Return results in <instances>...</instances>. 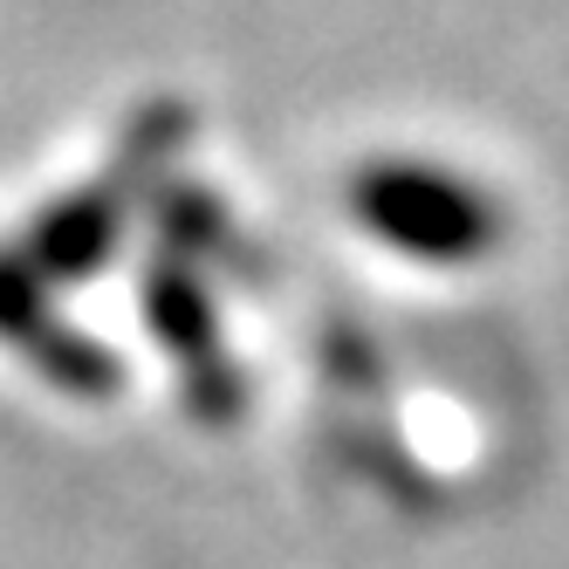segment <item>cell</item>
I'll return each mask as SVG.
<instances>
[{"instance_id":"6da1fadb","label":"cell","mask_w":569,"mask_h":569,"mask_svg":"<svg viewBox=\"0 0 569 569\" xmlns=\"http://www.w3.org/2000/svg\"><path fill=\"white\" fill-rule=\"evenodd\" d=\"M350 207L385 248L419 261H473L495 248V207L439 166H371Z\"/></svg>"},{"instance_id":"7a4b0ae2","label":"cell","mask_w":569,"mask_h":569,"mask_svg":"<svg viewBox=\"0 0 569 569\" xmlns=\"http://www.w3.org/2000/svg\"><path fill=\"white\" fill-rule=\"evenodd\" d=\"M0 337H8L21 357H34L56 385H76V391H103L110 385V363L83 343V337H62L42 296H34V281L14 268V261H0Z\"/></svg>"},{"instance_id":"3957f363","label":"cell","mask_w":569,"mask_h":569,"mask_svg":"<svg viewBox=\"0 0 569 569\" xmlns=\"http://www.w3.org/2000/svg\"><path fill=\"white\" fill-rule=\"evenodd\" d=\"M110 248V220L97 199H69V207H56L42 227H34V254H42L56 274H90Z\"/></svg>"}]
</instances>
